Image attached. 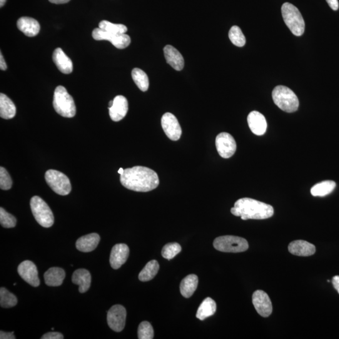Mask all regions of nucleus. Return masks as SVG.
<instances>
[{"label": "nucleus", "instance_id": "nucleus-1", "mask_svg": "<svg viewBox=\"0 0 339 339\" xmlns=\"http://www.w3.org/2000/svg\"><path fill=\"white\" fill-rule=\"evenodd\" d=\"M120 182L129 190L146 193L155 189L159 181L157 174L145 166H136L124 169Z\"/></svg>", "mask_w": 339, "mask_h": 339}, {"label": "nucleus", "instance_id": "nucleus-2", "mask_svg": "<svg viewBox=\"0 0 339 339\" xmlns=\"http://www.w3.org/2000/svg\"><path fill=\"white\" fill-rule=\"evenodd\" d=\"M234 216L241 217L243 220L266 219L273 216L274 209L269 204L251 198L239 199L231 209Z\"/></svg>", "mask_w": 339, "mask_h": 339}, {"label": "nucleus", "instance_id": "nucleus-3", "mask_svg": "<svg viewBox=\"0 0 339 339\" xmlns=\"http://www.w3.org/2000/svg\"><path fill=\"white\" fill-rule=\"evenodd\" d=\"M53 106L57 113L65 118H73L76 115L74 99L63 86L57 87L55 90Z\"/></svg>", "mask_w": 339, "mask_h": 339}, {"label": "nucleus", "instance_id": "nucleus-4", "mask_svg": "<svg viewBox=\"0 0 339 339\" xmlns=\"http://www.w3.org/2000/svg\"><path fill=\"white\" fill-rule=\"evenodd\" d=\"M274 103L281 110L286 113H293L297 111L299 101L296 94L290 88L284 86H278L274 88L272 93Z\"/></svg>", "mask_w": 339, "mask_h": 339}, {"label": "nucleus", "instance_id": "nucleus-5", "mask_svg": "<svg viewBox=\"0 0 339 339\" xmlns=\"http://www.w3.org/2000/svg\"><path fill=\"white\" fill-rule=\"evenodd\" d=\"M281 14L286 26L296 36H301L305 32V21L299 10L290 3H285L281 7Z\"/></svg>", "mask_w": 339, "mask_h": 339}, {"label": "nucleus", "instance_id": "nucleus-6", "mask_svg": "<svg viewBox=\"0 0 339 339\" xmlns=\"http://www.w3.org/2000/svg\"><path fill=\"white\" fill-rule=\"evenodd\" d=\"M31 207L32 214L40 225L44 228H51L53 225L54 214L43 199L39 196L33 197L31 199Z\"/></svg>", "mask_w": 339, "mask_h": 339}, {"label": "nucleus", "instance_id": "nucleus-7", "mask_svg": "<svg viewBox=\"0 0 339 339\" xmlns=\"http://www.w3.org/2000/svg\"><path fill=\"white\" fill-rule=\"evenodd\" d=\"M217 250L224 253H241L248 250L249 244L245 239L234 236L218 237L214 241Z\"/></svg>", "mask_w": 339, "mask_h": 339}, {"label": "nucleus", "instance_id": "nucleus-8", "mask_svg": "<svg viewBox=\"0 0 339 339\" xmlns=\"http://www.w3.org/2000/svg\"><path fill=\"white\" fill-rule=\"evenodd\" d=\"M45 179L47 184L55 193L61 196H67L71 193V184L67 177L56 169L46 172Z\"/></svg>", "mask_w": 339, "mask_h": 339}, {"label": "nucleus", "instance_id": "nucleus-9", "mask_svg": "<svg viewBox=\"0 0 339 339\" xmlns=\"http://www.w3.org/2000/svg\"><path fill=\"white\" fill-rule=\"evenodd\" d=\"M93 37L96 41H108L116 48L123 49L126 48L131 43V39L125 34H113L103 31L99 28L94 30Z\"/></svg>", "mask_w": 339, "mask_h": 339}, {"label": "nucleus", "instance_id": "nucleus-10", "mask_svg": "<svg viewBox=\"0 0 339 339\" xmlns=\"http://www.w3.org/2000/svg\"><path fill=\"white\" fill-rule=\"evenodd\" d=\"M126 318V309L120 305L112 306L107 315V321L109 327L116 332L123 330L125 326Z\"/></svg>", "mask_w": 339, "mask_h": 339}, {"label": "nucleus", "instance_id": "nucleus-11", "mask_svg": "<svg viewBox=\"0 0 339 339\" xmlns=\"http://www.w3.org/2000/svg\"><path fill=\"white\" fill-rule=\"evenodd\" d=\"M216 146L219 155L224 158H231L236 151L235 139L228 133H221L217 136Z\"/></svg>", "mask_w": 339, "mask_h": 339}, {"label": "nucleus", "instance_id": "nucleus-12", "mask_svg": "<svg viewBox=\"0 0 339 339\" xmlns=\"http://www.w3.org/2000/svg\"><path fill=\"white\" fill-rule=\"evenodd\" d=\"M162 128L166 135L173 141H178L182 135V128L178 119L171 113L164 114L161 120Z\"/></svg>", "mask_w": 339, "mask_h": 339}, {"label": "nucleus", "instance_id": "nucleus-13", "mask_svg": "<svg viewBox=\"0 0 339 339\" xmlns=\"http://www.w3.org/2000/svg\"><path fill=\"white\" fill-rule=\"evenodd\" d=\"M252 300L256 310L263 317H268L272 313V303L268 294L265 291L262 290L254 291Z\"/></svg>", "mask_w": 339, "mask_h": 339}, {"label": "nucleus", "instance_id": "nucleus-14", "mask_svg": "<svg viewBox=\"0 0 339 339\" xmlns=\"http://www.w3.org/2000/svg\"><path fill=\"white\" fill-rule=\"evenodd\" d=\"M18 273L22 278L29 285L34 287L40 285L38 270L36 265L32 261L26 260L20 264Z\"/></svg>", "mask_w": 339, "mask_h": 339}, {"label": "nucleus", "instance_id": "nucleus-15", "mask_svg": "<svg viewBox=\"0 0 339 339\" xmlns=\"http://www.w3.org/2000/svg\"><path fill=\"white\" fill-rule=\"evenodd\" d=\"M129 254L128 246L125 244H117L112 248L109 262L112 268L118 270L128 260Z\"/></svg>", "mask_w": 339, "mask_h": 339}, {"label": "nucleus", "instance_id": "nucleus-16", "mask_svg": "<svg viewBox=\"0 0 339 339\" xmlns=\"http://www.w3.org/2000/svg\"><path fill=\"white\" fill-rule=\"evenodd\" d=\"M128 111V102L125 97L117 96L113 99V104L109 108V116L112 120L119 121L126 115Z\"/></svg>", "mask_w": 339, "mask_h": 339}, {"label": "nucleus", "instance_id": "nucleus-17", "mask_svg": "<svg viewBox=\"0 0 339 339\" xmlns=\"http://www.w3.org/2000/svg\"><path fill=\"white\" fill-rule=\"evenodd\" d=\"M248 123L251 131L258 136L263 135L267 129V122L265 117L260 112H251L248 116Z\"/></svg>", "mask_w": 339, "mask_h": 339}, {"label": "nucleus", "instance_id": "nucleus-18", "mask_svg": "<svg viewBox=\"0 0 339 339\" xmlns=\"http://www.w3.org/2000/svg\"><path fill=\"white\" fill-rule=\"evenodd\" d=\"M288 251L294 255L309 256L315 254L316 248L313 244L307 241L296 240L291 242L289 244Z\"/></svg>", "mask_w": 339, "mask_h": 339}, {"label": "nucleus", "instance_id": "nucleus-19", "mask_svg": "<svg viewBox=\"0 0 339 339\" xmlns=\"http://www.w3.org/2000/svg\"><path fill=\"white\" fill-rule=\"evenodd\" d=\"M167 63L176 71H181L184 67V59L179 51L172 46H166L163 49Z\"/></svg>", "mask_w": 339, "mask_h": 339}, {"label": "nucleus", "instance_id": "nucleus-20", "mask_svg": "<svg viewBox=\"0 0 339 339\" xmlns=\"http://www.w3.org/2000/svg\"><path fill=\"white\" fill-rule=\"evenodd\" d=\"M52 59L57 68L62 73L69 74L73 71V64L71 59L61 48L55 50Z\"/></svg>", "mask_w": 339, "mask_h": 339}, {"label": "nucleus", "instance_id": "nucleus-21", "mask_svg": "<svg viewBox=\"0 0 339 339\" xmlns=\"http://www.w3.org/2000/svg\"><path fill=\"white\" fill-rule=\"evenodd\" d=\"M17 27L26 36L32 37L36 36L40 32V25L36 19L31 17H21L17 21Z\"/></svg>", "mask_w": 339, "mask_h": 339}, {"label": "nucleus", "instance_id": "nucleus-22", "mask_svg": "<svg viewBox=\"0 0 339 339\" xmlns=\"http://www.w3.org/2000/svg\"><path fill=\"white\" fill-rule=\"evenodd\" d=\"M100 236L97 233H91L77 239L76 248L79 251L88 253L93 251L98 246Z\"/></svg>", "mask_w": 339, "mask_h": 339}, {"label": "nucleus", "instance_id": "nucleus-23", "mask_svg": "<svg viewBox=\"0 0 339 339\" xmlns=\"http://www.w3.org/2000/svg\"><path fill=\"white\" fill-rule=\"evenodd\" d=\"M72 283L79 285L80 293L86 292L90 288L91 275L89 271L85 269H79L74 271L72 277Z\"/></svg>", "mask_w": 339, "mask_h": 339}, {"label": "nucleus", "instance_id": "nucleus-24", "mask_svg": "<svg viewBox=\"0 0 339 339\" xmlns=\"http://www.w3.org/2000/svg\"><path fill=\"white\" fill-rule=\"evenodd\" d=\"M66 276L63 269L53 267L49 269L44 274L45 283L50 286H61Z\"/></svg>", "mask_w": 339, "mask_h": 339}, {"label": "nucleus", "instance_id": "nucleus-25", "mask_svg": "<svg viewBox=\"0 0 339 339\" xmlns=\"http://www.w3.org/2000/svg\"><path fill=\"white\" fill-rule=\"evenodd\" d=\"M16 107L13 101L6 94H0V116L10 119L14 118L16 114Z\"/></svg>", "mask_w": 339, "mask_h": 339}, {"label": "nucleus", "instance_id": "nucleus-26", "mask_svg": "<svg viewBox=\"0 0 339 339\" xmlns=\"http://www.w3.org/2000/svg\"><path fill=\"white\" fill-rule=\"evenodd\" d=\"M198 283L199 280L197 275L187 276L181 283L180 290L182 295L185 298H190L198 288Z\"/></svg>", "mask_w": 339, "mask_h": 339}, {"label": "nucleus", "instance_id": "nucleus-27", "mask_svg": "<svg viewBox=\"0 0 339 339\" xmlns=\"http://www.w3.org/2000/svg\"><path fill=\"white\" fill-rule=\"evenodd\" d=\"M216 303L215 301L210 297L204 300L199 306L196 313V317L201 320H204L206 318L213 315L216 313Z\"/></svg>", "mask_w": 339, "mask_h": 339}, {"label": "nucleus", "instance_id": "nucleus-28", "mask_svg": "<svg viewBox=\"0 0 339 339\" xmlns=\"http://www.w3.org/2000/svg\"><path fill=\"white\" fill-rule=\"evenodd\" d=\"M336 184L332 181H326L316 184L311 189L310 193L314 197H324L332 193Z\"/></svg>", "mask_w": 339, "mask_h": 339}, {"label": "nucleus", "instance_id": "nucleus-29", "mask_svg": "<svg viewBox=\"0 0 339 339\" xmlns=\"http://www.w3.org/2000/svg\"><path fill=\"white\" fill-rule=\"evenodd\" d=\"M159 264L156 260H151L146 264L141 272L138 278L141 281H148L156 276L159 270Z\"/></svg>", "mask_w": 339, "mask_h": 339}, {"label": "nucleus", "instance_id": "nucleus-30", "mask_svg": "<svg viewBox=\"0 0 339 339\" xmlns=\"http://www.w3.org/2000/svg\"><path fill=\"white\" fill-rule=\"evenodd\" d=\"M132 78L141 91L145 92L149 88V79L145 72L139 68H134L131 72Z\"/></svg>", "mask_w": 339, "mask_h": 339}, {"label": "nucleus", "instance_id": "nucleus-31", "mask_svg": "<svg viewBox=\"0 0 339 339\" xmlns=\"http://www.w3.org/2000/svg\"><path fill=\"white\" fill-rule=\"evenodd\" d=\"M18 302L16 295L10 292L6 288H0V305L2 307L12 308Z\"/></svg>", "mask_w": 339, "mask_h": 339}, {"label": "nucleus", "instance_id": "nucleus-32", "mask_svg": "<svg viewBox=\"0 0 339 339\" xmlns=\"http://www.w3.org/2000/svg\"><path fill=\"white\" fill-rule=\"evenodd\" d=\"M229 37L232 43L237 47H242L246 44L245 36L238 26L231 27L229 32Z\"/></svg>", "mask_w": 339, "mask_h": 339}, {"label": "nucleus", "instance_id": "nucleus-33", "mask_svg": "<svg viewBox=\"0 0 339 339\" xmlns=\"http://www.w3.org/2000/svg\"><path fill=\"white\" fill-rule=\"evenodd\" d=\"M99 28L113 34H125L128 29L123 24H114L108 21H103L99 24Z\"/></svg>", "mask_w": 339, "mask_h": 339}, {"label": "nucleus", "instance_id": "nucleus-34", "mask_svg": "<svg viewBox=\"0 0 339 339\" xmlns=\"http://www.w3.org/2000/svg\"><path fill=\"white\" fill-rule=\"evenodd\" d=\"M182 248L179 243H171L166 244L162 249V256L166 260H171L181 253Z\"/></svg>", "mask_w": 339, "mask_h": 339}, {"label": "nucleus", "instance_id": "nucleus-35", "mask_svg": "<svg viewBox=\"0 0 339 339\" xmlns=\"http://www.w3.org/2000/svg\"><path fill=\"white\" fill-rule=\"evenodd\" d=\"M138 335L139 339H152L153 338V328L148 321H142L139 324L138 329Z\"/></svg>", "mask_w": 339, "mask_h": 339}, {"label": "nucleus", "instance_id": "nucleus-36", "mask_svg": "<svg viewBox=\"0 0 339 339\" xmlns=\"http://www.w3.org/2000/svg\"><path fill=\"white\" fill-rule=\"evenodd\" d=\"M0 223L6 228H12L16 227L17 219L13 215L7 213L4 209L0 208Z\"/></svg>", "mask_w": 339, "mask_h": 339}, {"label": "nucleus", "instance_id": "nucleus-37", "mask_svg": "<svg viewBox=\"0 0 339 339\" xmlns=\"http://www.w3.org/2000/svg\"><path fill=\"white\" fill-rule=\"evenodd\" d=\"M12 187V180L7 169L3 166L0 167V188L2 190L7 191Z\"/></svg>", "mask_w": 339, "mask_h": 339}, {"label": "nucleus", "instance_id": "nucleus-38", "mask_svg": "<svg viewBox=\"0 0 339 339\" xmlns=\"http://www.w3.org/2000/svg\"><path fill=\"white\" fill-rule=\"evenodd\" d=\"M42 339H62L64 338V335L61 333L56 332V331H51L44 334L41 337Z\"/></svg>", "mask_w": 339, "mask_h": 339}, {"label": "nucleus", "instance_id": "nucleus-39", "mask_svg": "<svg viewBox=\"0 0 339 339\" xmlns=\"http://www.w3.org/2000/svg\"><path fill=\"white\" fill-rule=\"evenodd\" d=\"M14 331L12 332H6V331H1L0 332V338L1 339H15L16 336L14 335Z\"/></svg>", "mask_w": 339, "mask_h": 339}, {"label": "nucleus", "instance_id": "nucleus-40", "mask_svg": "<svg viewBox=\"0 0 339 339\" xmlns=\"http://www.w3.org/2000/svg\"><path fill=\"white\" fill-rule=\"evenodd\" d=\"M326 2L331 9L334 11H337L338 9V0H326Z\"/></svg>", "mask_w": 339, "mask_h": 339}, {"label": "nucleus", "instance_id": "nucleus-41", "mask_svg": "<svg viewBox=\"0 0 339 339\" xmlns=\"http://www.w3.org/2000/svg\"><path fill=\"white\" fill-rule=\"evenodd\" d=\"M331 282H332L333 287L339 294V276H333Z\"/></svg>", "mask_w": 339, "mask_h": 339}, {"label": "nucleus", "instance_id": "nucleus-42", "mask_svg": "<svg viewBox=\"0 0 339 339\" xmlns=\"http://www.w3.org/2000/svg\"><path fill=\"white\" fill-rule=\"evenodd\" d=\"M0 69H1L2 71H6V70L7 69L6 62L5 61L3 55H2V52L1 54H0Z\"/></svg>", "mask_w": 339, "mask_h": 339}, {"label": "nucleus", "instance_id": "nucleus-43", "mask_svg": "<svg viewBox=\"0 0 339 339\" xmlns=\"http://www.w3.org/2000/svg\"><path fill=\"white\" fill-rule=\"evenodd\" d=\"M52 4H64L68 3L70 0H49Z\"/></svg>", "mask_w": 339, "mask_h": 339}, {"label": "nucleus", "instance_id": "nucleus-44", "mask_svg": "<svg viewBox=\"0 0 339 339\" xmlns=\"http://www.w3.org/2000/svg\"><path fill=\"white\" fill-rule=\"evenodd\" d=\"M7 0H0V7H3L6 4Z\"/></svg>", "mask_w": 339, "mask_h": 339}, {"label": "nucleus", "instance_id": "nucleus-45", "mask_svg": "<svg viewBox=\"0 0 339 339\" xmlns=\"http://www.w3.org/2000/svg\"><path fill=\"white\" fill-rule=\"evenodd\" d=\"M124 171V169L123 168H120L119 169V171H118V174H120V175H122V174H123Z\"/></svg>", "mask_w": 339, "mask_h": 339}, {"label": "nucleus", "instance_id": "nucleus-46", "mask_svg": "<svg viewBox=\"0 0 339 339\" xmlns=\"http://www.w3.org/2000/svg\"><path fill=\"white\" fill-rule=\"evenodd\" d=\"M113 100L109 102V108H111V107L112 106H113Z\"/></svg>", "mask_w": 339, "mask_h": 339}]
</instances>
